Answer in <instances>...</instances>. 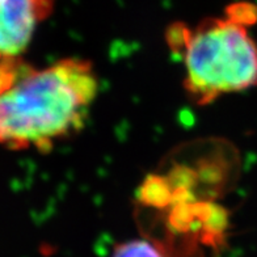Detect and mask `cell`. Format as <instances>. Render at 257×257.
<instances>
[{
    "label": "cell",
    "instance_id": "6da1fadb",
    "mask_svg": "<svg viewBox=\"0 0 257 257\" xmlns=\"http://www.w3.org/2000/svg\"><path fill=\"white\" fill-rule=\"evenodd\" d=\"M98 91L95 67L84 58L37 67L23 55H0V145L51 150L84 128Z\"/></svg>",
    "mask_w": 257,
    "mask_h": 257
},
{
    "label": "cell",
    "instance_id": "7a4b0ae2",
    "mask_svg": "<svg viewBox=\"0 0 257 257\" xmlns=\"http://www.w3.org/2000/svg\"><path fill=\"white\" fill-rule=\"evenodd\" d=\"M257 7L236 3L223 16L207 17L198 24H172L166 37L183 64L184 91L196 105L257 87V41L250 27Z\"/></svg>",
    "mask_w": 257,
    "mask_h": 257
},
{
    "label": "cell",
    "instance_id": "3957f363",
    "mask_svg": "<svg viewBox=\"0 0 257 257\" xmlns=\"http://www.w3.org/2000/svg\"><path fill=\"white\" fill-rule=\"evenodd\" d=\"M55 0H0V55L21 57Z\"/></svg>",
    "mask_w": 257,
    "mask_h": 257
},
{
    "label": "cell",
    "instance_id": "277c9868",
    "mask_svg": "<svg viewBox=\"0 0 257 257\" xmlns=\"http://www.w3.org/2000/svg\"><path fill=\"white\" fill-rule=\"evenodd\" d=\"M110 257H167L158 244L146 239H133L114 248Z\"/></svg>",
    "mask_w": 257,
    "mask_h": 257
}]
</instances>
